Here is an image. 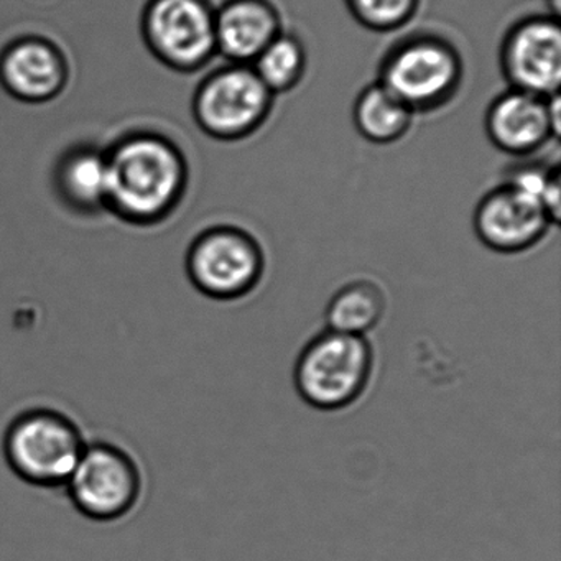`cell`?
I'll use <instances>...</instances> for the list:
<instances>
[{
    "label": "cell",
    "mask_w": 561,
    "mask_h": 561,
    "mask_svg": "<svg viewBox=\"0 0 561 561\" xmlns=\"http://www.w3.org/2000/svg\"><path fill=\"white\" fill-rule=\"evenodd\" d=\"M106 152V211L133 226L169 219L185 198L190 167L165 134L139 129L123 134Z\"/></svg>",
    "instance_id": "1"
},
{
    "label": "cell",
    "mask_w": 561,
    "mask_h": 561,
    "mask_svg": "<svg viewBox=\"0 0 561 561\" xmlns=\"http://www.w3.org/2000/svg\"><path fill=\"white\" fill-rule=\"evenodd\" d=\"M374 364L376 356L367 336L324 328L301 347L295 360V389L311 409L340 412L366 393Z\"/></svg>",
    "instance_id": "2"
},
{
    "label": "cell",
    "mask_w": 561,
    "mask_h": 561,
    "mask_svg": "<svg viewBox=\"0 0 561 561\" xmlns=\"http://www.w3.org/2000/svg\"><path fill=\"white\" fill-rule=\"evenodd\" d=\"M462 77L465 64L458 48L445 37L423 32L387 50L377 81L413 114H425L451 103Z\"/></svg>",
    "instance_id": "3"
},
{
    "label": "cell",
    "mask_w": 561,
    "mask_h": 561,
    "mask_svg": "<svg viewBox=\"0 0 561 561\" xmlns=\"http://www.w3.org/2000/svg\"><path fill=\"white\" fill-rule=\"evenodd\" d=\"M83 432L60 410L34 407L5 430L4 458L11 471L35 488H64L87 446Z\"/></svg>",
    "instance_id": "4"
},
{
    "label": "cell",
    "mask_w": 561,
    "mask_h": 561,
    "mask_svg": "<svg viewBox=\"0 0 561 561\" xmlns=\"http://www.w3.org/2000/svg\"><path fill=\"white\" fill-rule=\"evenodd\" d=\"M267 259L248 229L216 225L203 229L186 251L185 268L193 287L215 301H238L257 290Z\"/></svg>",
    "instance_id": "5"
},
{
    "label": "cell",
    "mask_w": 561,
    "mask_h": 561,
    "mask_svg": "<svg viewBox=\"0 0 561 561\" xmlns=\"http://www.w3.org/2000/svg\"><path fill=\"white\" fill-rule=\"evenodd\" d=\"M274 100L251 65L228 64L206 75L196 88L193 117L211 139L238 142L264 126Z\"/></svg>",
    "instance_id": "6"
},
{
    "label": "cell",
    "mask_w": 561,
    "mask_h": 561,
    "mask_svg": "<svg viewBox=\"0 0 561 561\" xmlns=\"http://www.w3.org/2000/svg\"><path fill=\"white\" fill-rule=\"evenodd\" d=\"M215 11L209 0H147L144 42L163 67L196 73L218 55Z\"/></svg>",
    "instance_id": "7"
},
{
    "label": "cell",
    "mask_w": 561,
    "mask_h": 561,
    "mask_svg": "<svg viewBox=\"0 0 561 561\" xmlns=\"http://www.w3.org/2000/svg\"><path fill=\"white\" fill-rule=\"evenodd\" d=\"M64 488L81 515L94 522H114L126 517L139 502L142 472L121 446L87 443Z\"/></svg>",
    "instance_id": "8"
},
{
    "label": "cell",
    "mask_w": 561,
    "mask_h": 561,
    "mask_svg": "<svg viewBox=\"0 0 561 561\" xmlns=\"http://www.w3.org/2000/svg\"><path fill=\"white\" fill-rule=\"evenodd\" d=\"M501 70L512 90L541 98L560 93L561 25L551 15L515 22L501 44Z\"/></svg>",
    "instance_id": "9"
},
{
    "label": "cell",
    "mask_w": 561,
    "mask_h": 561,
    "mask_svg": "<svg viewBox=\"0 0 561 561\" xmlns=\"http://www.w3.org/2000/svg\"><path fill=\"white\" fill-rule=\"evenodd\" d=\"M472 226L489 251L515 255L537 248L554 225L540 199L504 182L479 199Z\"/></svg>",
    "instance_id": "10"
},
{
    "label": "cell",
    "mask_w": 561,
    "mask_h": 561,
    "mask_svg": "<svg viewBox=\"0 0 561 561\" xmlns=\"http://www.w3.org/2000/svg\"><path fill=\"white\" fill-rule=\"evenodd\" d=\"M484 126L495 149L517 159L531 156L560 139V93L541 98L508 88L492 101Z\"/></svg>",
    "instance_id": "11"
},
{
    "label": "cell",
    "mask_w": 561,
    "mask_h": 561,
    "mask_svg": "<svg viewBox=\"0 0 561 561\" xmlns=\"http://www.w3.org/2000/svg\"><path fill=\"white\" fill-rule=\"evenodd\" d=\"M70 80L67 57L57 44L41 35H24L0 51V84L25 104L57 100Z\"/></svg>",
    "instance_id": "12"
},
{
    "label": "cell",
    "mask_w": 561,
    "mask_h": 561,
    "mask_svg": "<svg viewBox=\"0 0 561 561\" xmlns=\"http://www.w3.org/2000/svg\"><path fill=\"white\" fill-rule=\"evenodd\" d=\"M216 51L228 64L252 61L282 34V18L271 0H225L215 11Z\"/></svg>",
    "instance_id": "13"
},
{
    "label": "cell",
    "mask_w": 561,
    "mask_h": 561,
    "mask_svg": "<svg viewBox=\"0 0 561 561\" xmlns=\"http://www.w3.org/2000/svg\"><path fill=\"white\" fill-rule=\"evenodd\" d=\"M54 188L65 208L75 215L106 211V152L93 144L68 147L54 167Z\"/></svg>",
    "instance_id": "14"
},
{
    "label": "cell",
    "mask_w": 561,
    "mask_h": 561,
    "mask_svg": "<svg viewBox=\"0 0 561 561\" xmlns=\"http://www.w3.org/2000/svg\"><path fill=\"white\" fill-rule=\"evenodd\" d=\"M387 310L383 288L373 278H354L334 291L324 308L328 330L367 336L382 321Z\"/></svg>",
    "instance_id": "15"
},
{
    "label": "cell",
    "mask_w": 561,
    "mask_h": 561,
    "mask_svg": "<svg viewBox=\"0 0 561 561\" xmlns=\"http://www.w3.org/2000/svg\"><path fill=\"white\" fill-rule=\"evenodd\" d=\"M413 119L415 114L379 81L364 88L353 107L357 133L376 146L399 142L409 133Z\"/></svg>",
    "instance_id": "16"
},
{
    "label": "cell",
    "mask_w": 561,
    "mask_h": 561,
    "mask_svg": "<svg viewBox=\"0 0 561 561\" xmlns=\"http://www.w3.org/2000/svg\"><path fill=\"white\" fill-rule=\"evenodd\" d=\"M251 67L274 96L290 93L304 80L307 71V50L300 38L282 32L252 61Z\"/></svg>",
    "instance_id": "17"
},
{
    "label": "cell",
    "mask_w": 561,
    "mask_h": 561,
    "mask_svg": "<svg viewBox=\"0 0 561 561\" xmlns=\"http://www.w3.org/2000/svg\"><path fill=\"white\" fill-rule=\"evenodd\" d=\"M422 0H346L357 24L377 34L400 31L419 14Z\"/></svg>",
    "instance_id": "18"
},
{
    "label": "cell",
    "mask_w": 561,
    "mask_h": 561,
    "mask_svg": "<svg viewBox=\"0 0 561 561\" xmlns=\"http://www.w3.org/2000/svg\"><path fill=\"white\" fill-rule=\"evenodd\" d=\"M545 4H547L548 15L560 19L561 0H545Z\"/></svg>",
    "instance_id": "19"
}]
</instances>
